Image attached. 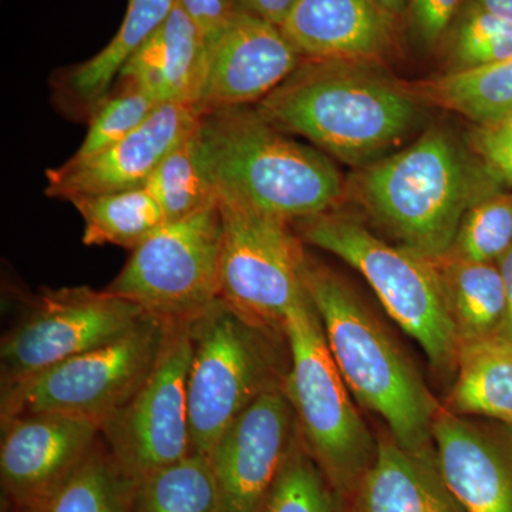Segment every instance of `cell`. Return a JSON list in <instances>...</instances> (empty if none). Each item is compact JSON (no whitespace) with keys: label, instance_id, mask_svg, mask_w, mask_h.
I'll use <instances>...</instances> for the list:
<instances>
[{"label":"cell","instance_id":"1","mask_svg":"<svg viewBox=\"0 0 512 512\" xmlns=\"http://www.w3.org/2000/svg\"><path fill=\"white\" fill-rule=\"evenodd\" d=\"M194 140L218 200L292 224L335 210L345 194L342 174L323 151L288 137L256 107L204 111Z\"/></svg>","mask_w":512,"mask_h":512},{"label":"cell","instance_id":"2","mask_svg":"<svg viewBox=\"0 0 512 512\" xmlns=\"http://www.w3.org/2000/svg\"><path fill=\"white\" fill-rule=\"evenodd\" d=\"M376 66L303 59L256 110L343 163L372 164L410 133L419 114L412 92Z\"/></svg>","mask_w":512,"mask_h":512},{"label":"cell","instance_id":"3","mask_svg":"<svg viewBox=\"0 0 512 512\" xmlns=\"http://www.w3.org/2000/svg\"><path fill=\"white\" fill-rule=\"evenodd\" d=\"M503 185L441 130L367 165L356 181L370 215L402 247L434 262L451 251L467 211Z\"/></svg>","mask_w":512,"mask_h":512},{"label":"cell","instance_id":"4","mask_svg":"<svg viewBox=\"0 0 512 512\" xmlns=\"http://www.w3.org/2000/svg\"><path fill=\"white\" fill-rule=\"evenodd\" d=\"M303 282L357 402L383 419L400 446L410 451L433 447L439 404L382 323L346 282L308 255Z\"/></svg>","mask_w":512,"mask_h":512},{"label":"cell","instance_id":"5","mask_svg":"<svg viewBox=\"0 0 512 512\" xmlns=\"http://www.w3.org/2000/svg\"><path fill=\"white\" fill-rule=\"evenodd\" d=\"M335 210L292 222L298 237L353 266L390 318L419 343L430 365L441 375L456 373L460 340L439 266L402 245L383 241Z\"/></svg>","mask_w":512,"mask_h":512},{"label":"cell","instance_id":"6","mask_svg":"<svg viewBox=\"0 0 512 512\" xmlns=\"http://www.w3.org/2000/svg\"><path fill=\"white\" fill-rule=\"evenodd\" d=\"M191 365L188 375L192 453L212 448L251 404L269 390L284 387L275 332L256 325L224 299L188 319Z\"/></svg>","mask_w":512,"mask_h":512},{"label":"cell","instance_id":"7","mask_svg":"<svg viewBox=\"0 0 512 512\" xmlns=\"http://www.w3.org/2000/svg\"><path fill=\"white\" fill-rule=\"evenodd\" d=\"M284 333L289 350L284 392L303 443L336 490L352 493L375 460L377 439L350 399L309 295L286 315Z\"/></svg>","mask_w":512,"mask_h":512},{"label":"cell","instance_id":"8","mask_svg":"<svg viewBox=\"0 0 512 512\" xmlns=\"http://www.w3.org/2000/svg\"><path fill=\"white\" fill-rule=\"evenodd\" d=\"M167 320L147 315L121 338L2 387V419L37 413L84 417L103 426L156 365Z\"/></svg>","mask_w":512,"mask_h":512},{"label":"cell","instance_id":"9","mask_svg":"<svg viewBox=\"0 0 512 512\" xmlns=\"http://www.w3.org/2000/svg\"><path fill=\"white\" fill-rule=\"evenodd\" d=\"M222 241L218 202L167 221L133 249L106 291L161 319H191L221 298Z\"/></svg>","mask_w":512,"mask_h":512},{"label":"cell","instance_id":"10","mask_svg":"<svg viewBox=\"0 0 512 512\" xmlns=\"http://www.w3.org/2000/svg\"><path fill=\"white\" fill-rule=\"evenodd\" d=\"M218 205L224 224L221 298L256 325L284 333L286 315L308 298L301 238L279 218L237 202Z\"/></svg>","mask_w":512,"mask_h":512},{"label":"cell","instance_id":"11","mask_svg":"<svg viewBox=\"0 0 512 512\" xmlns=\"http://www.w3.org/2000/svg\"><path fill=\"white\" fill-rule=\"evenodd\" d=\"M187 320H167L156 365L136 393L101 426V439L134 480L192 454Z\"/></svg>","mask_w":512,"mask_h":512},{"label":"cell","instance_id":"12","mask_svg":"<svg viewBox=\"0 0 512 512\" xmlns=\"http://www.w3.org/2000/svg\"><path fill=\"white\" fill-rule=\"evenodd\" d=\"M147 313L87 286L47 291L0 345L2 387L121 338Z\"/></svg>","mask_w":512,"mask_h":512},{"label":"cell","instance_id":"13","mask_svg":"<svg viewBox=\"0 0 512 512\" xmlns=\"http://www.w3.org/2000/svg\"><path fill=\"white\" fill-rule=\"evenodd\" d=\"M299 437L284 387L269 390L251 404L208 456L220 512H265Z\"/></svg>","mask_w":512,"mask_h":512},{"label":"cell","instance_id":"14","mask_svg":"<svg viewBox=\"0 0 512 512\" xmlns=\"http://www.w3.org/2000/svg\"><path fill=\"white\" fill-rule=\"evenodd\" d=\"M101 437L96 421L59 413L2 419L0 478L3 493L29 512L55 493Z\"/></svg>","mask_w":512,"mask_h":512},{"label":"cell","instance_id":"15","mask_svg":"<svg viewBox=\"0 0 512 512\" xmlns=\"http://www.w3.org/2000/svg\"><path fill=\"white\" fill-rule=\"evenodd\" d=\"M303 57L278 26L234 12L208 45L200 103L204 111L259 103L285 82Z\"/></svg>","mask_w":512,"mask_h":512},{"label":"cell","instance_id":"16","mask_svg":"<svg viewBox=\"0 0 512 512\" xmlns=\"http://www.w3.org/2000/svg\"><path fill=\"white\" fill-rule=\"evenodd\" d=\"M195 104H161L130 136L87 160L47 170L46 194L59 200L133 190L146 185L158 165L197 127Z\"/></svg>","mask_w":512,"mask_h":512},{"label":"cell","instance_id":"17","mask_svg":"<svg viewBox=\"0 0 512 512\" xmlns=\"http://www.w3.org/2000/svg\"><path fill=\"white\" fill-rule=\"evenodd\" d=\"M440 410L433 444L440 473L463 512H512V433Z\"/></svg>","mask_w":512,"mask_h":512},{"label":"cell","instance_id":"18","mask_svg":"<svg viewBox=\"0 0 512 512\" xmlns=\"http://www.w3.org/2000/svg\"><path fill=\"white\" fill-rule=\"evenodd\" d=\"M399 28L376 0H299L281 29L303 59L380 64Z\"/></svg>","mask_w":512,"mask_h":512},{"label":"cell","instance_id":"19","mask_svg":"<svg viewBox=\"0 0 512 512\" xmlns=\"http://www.w3.org/2000/svg\"><path fill=\"white\" fill-rule=\"evenodd\" d=\"M207 66V40L178 3L163 25L127 60L119 77L124 87L143 90L160 104L198 106Z\"/></svg>","mask_w":512,"mask_h":512},{"label":"cell","instance_id":"20","mask_svg":"<svg viewBox=\"0 0 512 512\" xmlns=\"http://www.w3.org/2000/svg\"><path fill=\"white\" fill-rule=\"evenodd\" d=\"M362 512H463L440 473L434 446L410 451L380 436L359 488Z\"/></svg>","mask_w":512,"mask_h":512},{"label":"cell","instance_id":"21","mask_svg":"<svg viewBox=\"0 0 512 512\" xmlns=\"http://www.w3.org/2000/svg\"><path fill=\"white\" fill-rule=\"evenodd\" d=\"M450 412L512 426V340L503 335L461 345Z\"/></svg>","mask_w":512,"mask_h":512},{"label":"cell","instance_id":"22","mask_svg":"<svg viewBox=\"0 0 512 512\" xmlns=\"http://www.w3.org/2000/svg\"><path fill=\"white\" fill-rule=\"evenodd\" d=\"M436 264L460 348L501 335L507 301L498 264L454 258H444Z\"/></svg>","mask_w":512,"mask_h":512},{"label":"cell","instance_id":"23","mask_svg":"<svg viewBox=\"0 0 512 512\" xmlns=\"http://www.w3.org/2000/svg\"><path fill=\"white\" fill-rule=\"evenodd\" d=\"M417 100L487 123L512 111V56L471 69H454L407 87Z\"/></svg>","mask_w":512,"mask_h":512},{"label":"cell","instance_id":"24","mask_svg":"<svg viewBox=\"0 0 512 512\" xmlns=\"http://www.w3.org/2000/svg\"><path fill=\"white\" fill-rule=\"evenodd\" d=\"M70 204L82 215L84 245L133 251L167 222L163 208L144 187L74 198Z\"/></svg>","mask_w":512,"mask_h":512},{"label":"cell","instance_id":"25","mask_svg":"<svg viewBox=\"0 0 512 512\" xmlns=\"http://www.w3.org/2000/svg\"><path fill=\"white\" fill-rule=\"evenodd\" d=\"M178 0H128L126 15L109 45L70 74V86L84 103L106 99L124 64L173 13Z\"/></svg>","mask_w":512,"mask_h":512},{"label":"cell","instance_id":"26","mask_svg":"<svg viewBox=\"0 0 512 512\" xmlns=\"http://www.w3.org/2000/svg\"><path fill=\"white\" fill-rule=\"evenodd\" d=\"M136 484L99 441L72 476L29 512H133Z\"/></svg>","mask_w":512,"mask_h":512},{"label":"cell","instance_id":"27","mask_svg":"<svg viewBox=\"0 0 512 512\" xmlns=\"http://www.w3.org/2000/svg\"><path fill=\"white\" fill-rule=\"evenodd\" d=\"M133 512H220L210 457L190 456L138 478Z\"/></svg>","mask_w":512,"mask_h":512},{"label":"cell","instance_id":"28","mask_svg":"<svg viewBox=\"0 0 512 512\" xmlns=\"http://www.w3.org/2000/svg\"><path fill=\"white\" fill-rule=\"evenodd\" d=\"M194 131L161 161L144 185L163 208L167 221L183 220L218 202L198 161Z\"/></svg>","mask_w":512,"mask_h":512},{"label":"cell","instance_id":"29","mask_svg":"<svg viewBox=\"0 0 512 512\" xmlns=\"http://www.w3.org/2000/svg\"><path fill=\"white\" fill-rule=\"evenodd\" d=\"M441 45L454 69H471L512 56V20L501 18L466 0Z\"/></svg>","mask_w":512,"mask_h":512},{"label":"cell","instance_id":"30","mask_svg":"<svg viewBox=\"0 0 512 512\" xmlns=\"http://www.w3.org/2000/svg\"><path fill=\"white\" fill-rule=\"evenodd\" d=\"M511 248L512 190H498L467 211L446 258L497 264Z\"/></svg>","mask_w":512,"mask_h":512},{"label":"cell","instance_id":"31","mask_svg":"<svg viewBox=\"0 0 512 512\" xmlns=\"http://www.w3.org/2000/svg\"><path fill=\"white\" fill-rule=\"evenodd\" d=\"M339 495L303 443L301 434L276 481L265 512H340Z\"/></svg>","mask_w":512,"mask_h":512},{"label":"cell","instance_id":"32","mask_svg":"<svg viewBox=\"0 0 512 512\" xmlns=\"http://www.w3.org/2000/svg\"><path fill=\"white\" fill-rule=\"evenodd\" d=\"M160 106L143 90L123 86L121 93L99 104L86 137L72 160H87L103 153L143 126Z\"/></svg>","mask_w":512,"mask_h":512},{"label":"cell","instance_id":"33","mask_svg":"<svg viewBox=\"0 0 512 512\" xmlns=\"http://www.w3.org/2000/svg\"><path fill=\"white\" fill-rule=\"evenodd\" d=\"M471 144L481 163L512 190V111L476 124Z\"/></svg>","mask_w":512,"mask_h":512},{"label":"cell","instance_id":"34","mask_svg":"<svg viewBox=\"0 0 512 512\" xmlns=\"http://www.w3.org/2000/svg\"><path fill=\"white\" fill-rule=\"evenodd\" d=\"M466 0H410L406 22L427 49L440 46Z\"/></svg>","mask_w":512,"mask_h":512},{"label":"cell","instance_id":"35","mask_svg":"<svg viewBox=\"0 0 512 512\" xmlns=\"http://www.w3.org/2000/svg\"><path fill=\"white\" fill-rule=\"evenodd\" d=\"M210 45L234 15L231 0H178Z\"/></svg>","mask_w":512,"mask_h":512},{"label":"cell","instance_id":"36","mask_svg":"<svg viewBox=\"0 0 512 512\" xmlns=\"http://www.w3.org/2000/svg\"><path fill=\"white\" fill-rule=\"evenodd\" d=\"M231 3L234 12L245 13L282 28L299 0H231Z\"/></svg>","mask_w":512,"mask_h":512},{"label":"cell","instance_id":"37","mask_svg":"<svg viewBox=\"0 0 512 512\" xmlns=\"http://www.w3.org/2000/svg\"><path fill=\"white\" fill-rule=\"evenodd\" d=\"M503 276L505 301H507V311H505V320L503 332L504 338L512 340V248L497 262Z\"/></svg>","mask_w":512,"mask_h":512},{"label":"cell","instance_id":"38","mask_svg":"<svg viewBox=\"0 0 512 512\" xmlns=\"http://www.w3.org/2000/svg\"><path fill=\"white\" fill-rule=\"evenodd\" d=\"M380 8L387 13L400 26L406 22L407 12H409L410 0H376Z\"/></svg>","mask_w":512,"mask_h":512},{"label":"cell","instance_id":"39","mask_svg":"<svg viewBox=\"0 0 512 512\" xmlns=\"http://www.w3.org/2000/svg\"><path fill=\"white\" fill-rule=\"evenodd\" d=\"M473 2L501 18L512 20V0H473Z\"/></svg>","mask_w":512,"mask_h":512}]
</instances>
